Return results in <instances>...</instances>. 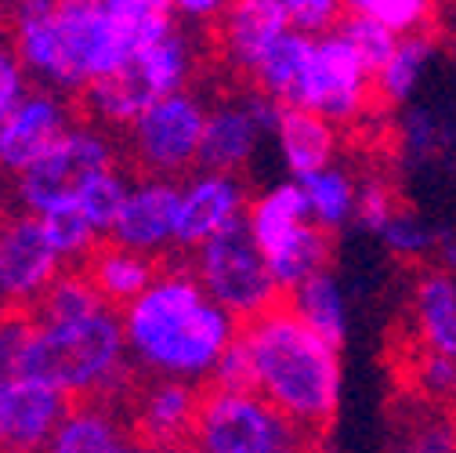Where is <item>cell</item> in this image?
<instances>
[{
	"label": "cell",
	"instance_id": "obj_1",
	"mask_svg": "<svg viewBox=\"0 0 456 453\" xmlns=\"http://www.w3.org/2000/svg\"><path fill=\"white\" fill-rule=\"evenodd\" d=\"M127 359L145 377L210 384L240 323L217 309L185 265H159L149 291L120 309Z\"/></svg>",
	"mask_w": 456,
	"mask_h": 453
},
{
	"label": "cell",
	"instance_id": "obj_2",
	"mask_svg": "<svg viewBox=\"0 0 456 453\" xmlns=\"http://www.w3.org/2000/svg\"><path fill=\"white\" fill-rule=\"evenodd\" d=\"M240 342L250 359V391L312 439L333 424L345 391V363L337 345L308 330L287 305L240 323Z\"/></svg>",
	"mask_w": 456,
	"mask_h": 453
},
{
	"label": "cell",
	"instance_id": "obj_3",
	"mask_svg": "<svg viewBox=\"0 0 456 453\" xmlns=\"http://www.w3.org/2000/svg\"><path fill=\"white\" fill-rule=\"evenodd\" d=\"M196 62H200L196 40L189 37L185 26H178L175 33L134 51L131 59H124L109 77L94 80L80 95L87 120L105 131H127L145 109L185 91L196 77Z\"/></svg>",
	"mask_w": 456,
	"mask_h": 453
},
{
	"label": "cell",
	"instance_id": "obj_4",
	"mask_svg": "<svg viewBox=\"0 0 456 453\" xmlns=\"http://www.w3.org/2000/svg\"><path fill=\"white\" fill-rule=\"evenodd\" d=\"M312 435L257 391L207 388L192 428V453H312Z\"/></svg>",
	"mask_w": 456,
	"mask_h": 453
},
{
	"label": "cell",
	"instance_id": "obj_5",
	"mask_svg": "<svg viewBox=\"0 0 456 453\" xmlns=\"http://www.w3.org/2000/svg\"><path fill=\"white\" fill-rule=\"evenodd\" d=\"M109 167H120V149L112 131L91 120H77L29 171L12 178V203L19 214L40 218L54 207L73 203L77 193Z\"/></svg>",
	"mask_w": 456,
	"mask_h": 453
},
{
	"label": "cell",
	"instance_id": "obj_6",
	"mask_svg": "<svg viewBox=\"0 0 456 453\" xmlns=\"http://www.w3.org/2000/svg\"><path fill=\"white\" fill-rule=\"evenodd\" d=\"M203 124H207V102L192 87H185L145 109L124 131L127 156L145 178L182 182L200 167Z\"/></svg>",
	"mask_w": 456,
	"mask_h": 453
},
{
	"label": "cell",
	"instance_id": "obj_7",
	"mask_svg": "<svg viewBox=\"0 0 456 453\" xmlns=\"http://www.w3.org/2000/svg\"><path fill=\"white\" fill-rule=\"evenodd\" d=\"M189 272L196 276V283L203 287V294L224 309L236 323H247L275 305H282V291L272 279L261 251L254 247V240L247 236V229L224 233L203 247L192 251Z\"/></svg>",
	"mask_w": 456,
	"mask_h": 453
},
{
	"label": "cell",
	"instance_id": "obj_8",
	"mask_svg": "<svg viewBox=\"0 0 456 453\" xmlns=\"http://www.w3.org/2000/svg\"><path fill=\"white\" fill-rule=\"evenodd\" d=\"M377 91H373V73L355 59V51L345 44L337 29L315 33L312 54H308V70L294 91L290 105H301L326 124L340 128H355L373 112Z\"/></svg>",
	"mask_w": 456,
	"mask_h": 453
},
{
	"label": "cell",
	"instance_id": "obj_9",
	"mask_svg": "<svg viewBox=\"0 0 456 453\" xmlns=\"http://www.w3.org/2000/svg\"><path fill=\"white\" fill-rule=\"evenodd\" d=\"M279 102L261 95L257 87L224 95L221 102L207 105L203 124V145H200V167L221 175H243L254 163L265 138L275 131Z\"/></svg>",
	"mask_w": 456,
	"mask_h": 453
},
{
	"label": "cell",
	"instance_id": "obj_10",
	"mask_svg": "<svg viewBox=\"0 0 456 453\" xmlns=\"http://www.w3.org/2000/svg\"><path fill=\"white\" fill-rule=\"evenodd\" d=\"M62 272L66 265L44 240L40 221L12 214L0 229V316L33 312Z\"/></svg>",
	"mask_w": 456,
	"mask_h": 453
},
{
	"label": "cell",
	"instance_id": "obj_11",
	"mask_svg": "<svg viewBox=\"0 0 456 453\" xmlns=\"http://www.w3.org/2000/svg\"><path fill=\"white\" fill-rule=\"evenodd\" d=\"M247 182L243 175H221L196 167L189 178L178 182V251H196L224 233H232L247 218Z\"/></svg>",
	"mask_w": 456,
	"mask_h": 453
},
{
	"label": "cell",
	"instance_id": "obj_12",
	"mask_svg": "<svg viewBox=\"0 0 456 453\" xmlns=\"http://www.w3.org/2000/svg\"><path fill=\"white\" fill-rule=\"evenodd\" d=\"M73 124L77 117H73L69 95L33 87L12 117L0 124V175L19 178L22 171H29Z\"/></svg>",
	"mask_w": 456,
	"mask_h": 453
},
{
	"label": "cell",
	"instance_id": "obj_13",
	"mask_svg": "<svg viewBox=\"0 0 456 453\" xmlns=\"http://www.w3.org/2000/svg\"><path fill=\"white\" fill-rule=\"evenodd\" d=\"M178 236V182L170 178H134L131 193L109 229V243L138 251L145 258H163L175 251Z\"/></svg>",
	"mask_w": 456,
	"mask_h": 453
},
{
	"label": "cell",
	"instance_id": "obj_14",
	"mask_svg": "<svg viewBox=\"0 0 456 453\" xmlns=\"http://www.w3.org/2000/svg\"><path fill=\"white\" fill-rule=\"evenodd\" d=\"M203 388L189 381L149 377L131 403V428L145 449H175L192 442Z\"/></svg>",
	"mask_w": 456,
	"mask_h": 453
},
{
	"label": "cell",
	"instance_id": "obj_15",
	"mask_svg": "<svg viewBox=\"0 0 456 453\" xmlns=\"http://www.w3.org/2000/svg\"><path fill=\"white\" fill-rule=\"evenodd\" d=\"M217 51L228 70L240 77H254L272 44L294 29L290 15L279 8V0H228V8L217 15Z\"/></svg>",
	"mask_w": 456,
	"mask_h": 453
},
{
	"label": "cell",
	"instance_id": "obj_16",
	"mask_svg": "<svg viewBox=\"0 0 456 453\" xmlns=\"http://www.w3.org/2000/svg\"><path fill=\"white\" fill-rule=\"evenodd\" d=\"M73 399L44 381H8V424L4 453H44L51 435L59 432Z\"/></svg>",
	"mask_w": 456,
	"mask_h": 453
},
{
	"label": "cell",
	"instance_id": "obj_17",
	"mask_svg": "<svg viewBox=\"0 0 456 453\" xmlns=\"http://www.w3.org/2000/svg\"><path fill=\"white\" fill-rule=\"evenodd\" d=\"M272 142H275L282 171H287L294 182H301V178L322 171V167L337 163L340 131L301 105H282L279 117H275Z\"/></svg>",
	"mask_w": 456,
	"mask_h": 453
},
{
	"label": "cell",
	"instance_id": "obj_18",
	"mask_svg": "<svg viewBox=\"0 0 456 453\" xmlns=\"http://www.w3.org/2000/svg\"><path fill=\"white\" fill-rule=\"evenodd\" d=\"M413 337L420 356H445L456 359V272L435 265L424 268L413 283L410 298Z\"/></svg>",
	"mask_w": 456,
	"mask_h": 453
},
{
	"label": "cell",
	"instance_id": "obj_19",
	"mask_svg": "<svg viewBox=\"0 0 456 453\" xmlns=\"http://www.w3.org/2000/svg\"><path fill=\"white\" fill-rule=\"evenodd\" d=\"M305 225H308V207L294 178L272 182L261 193H254L247 203V218H243V229L261 251V258H268L287 240H294Z\"/></svg>",
	"mask_w": 456,
	"mask_h": 453
},
{
	"label": "cell",
	"instance_id": "obj_20",
	"mask_svg": "<svg viewBox=\"0 0 456 453\" xmlns=\"http://www.w3.org/2000/svg\"><path fill=\"white\" fill-rule=\"evenodd\" d=\"M282 305H287L308 330L326 337L330 345L345 349L348 330H352V305H348L345 283H340V276L333 268H322V272L308 276L305 283H297Z\"/></svg>",
	"mask_w": 456,
	"mask_h": 453
},
{
	"label": "cell",
	"instance_id": "obj_21",
	"mask_svg": "<svg viewBox=\"0 0 456 453\" xmlns=\"http://www.w3.org/2000/svg\"><path fill=\"white\" fill-rule=\"evenodd\" d=\"M84 276L91 279V287L98 291V298L109 309H127L134 298H142L149 291V283L159 276V261L145 258L138 251L117 247V243H102L84 265Z\"/></svg>",
	"mask_w": 456,
	"mask_h": 453
},
{
	"label": "cell",
	"instance_id": "obj_22",
	"mask_svg": "<svg viewBox=\"0 0 456 453\" xmlns=\"http://www.w3.org/2000/svg\"><path fill=\"white\" fill-rule=\"evenodd\" d=\"M124 439V421L109 399H77L44 453H109Z\"/></svg>",
	"mask_w": 456,
	"mask_h": 453
},
{
	"label": "cell",
	"instance_id": "obj_23",
	"mask_svg": "<svg viewBox=\"0 0 456 453\" xmlns=\"http://www.w3.org/2000/svg\"><path fill=\"white\" fill-rule=\"evenodd\" d=\"M438 59V44L431 33H413V37H398L395 51H391V59L380 66V73L373 77V91L384 105H398V109H406L424 80H428V70L435 66Z\"/></svg>",
	"mask_w": 456,
	"mask_h": 453
},
{
	"label": "cell",
	"instance_id": "obj_24",
	"mask_svg": "<svg viewBox=\"0 0 456 453\" xmlns=\"http://www.w3.org/2000/svg\"><path fill=\"white\" fill-rule=\"evenodd\" d=\"M305 207H308V221L319 225L322 233H345L348 225H355V200H359V178L340 163H330L322 171L308 175L297 182Z\"/></svg>",
	"mask_w": 456,
	"mask_h": 453
},
{
	"label": "cell",
	"instance_id": "obj_25",
	"mask_svg": "<svg viewBox=\"0 0 456 453\" xmlns=\"http://www.w3.org/2000/svg\"><path fill=\"white\" fill-rule=\"evenodd\" d=\"M312 44H315V33H305V29H287L272 51L261 59V66L254 70L250 77V87H257L261 95H268L272 102L279 105H290L294 102V91L308 70V54H312Z\"/></svg>",
	"mask_w": 456,
	"mask_h": 453
},
{
	"label": "cell",
	"instance_id": "obj_26",
	"mask_svg": "<svg viewBox=\"0 0 456 453\" xmlns=\"http://www.w3.org/2000/svg\"><path fill=\"white\" fill-rule=\"evenodd\" d=\"M456 236L452 225L431 218V214H420L413 207H398L387 225L377 233V240L384 243L387 254L403 258V261H428V258H438L442 247Z\"/></svg>",
	"mask_w": 456,
	"mask_h": 453
},
{
	"label": "cell",
	"instance_id": "obj_27",
	"mask_svg": "<svg viewBox=\"0 0 456 453\" xmlns=\"http://www.w3.org/2000/svg\"><path fill=\"white\" fill-rule=\"evenodd\" d=\"M330 258H333V236L322 233L319 225L308 221L294 240H287L279 251H272V254L265 258V265H268L272 279L279 283V291L290 294L297 283H305L308 276L330 268Z\"/></svg>",
	"mask_w": 456,
	"mask_h": 453
},
{
	"label": "cell",
	"instance_id": "obj_28",
	"mask_svg": "<svg viewBox=\"0 0 456 453\" xmlns=\"http://www.w3.org/2000/svg\"><path fill=\"white\" fill-rule=\"evenodd\" d=\"M98 309H105V301L98 298V291L91 287V279L84 276V268H66L59 279L47 287V294L37 301V309L29 312L37 323H77L94 316Z\"/></svg>",
	"mask_w": 456,
	"mask_h": 453
},
{
	"label": "cell",
	"instance_id": "obj_29",
	"mask_svg": "<svg viewBox=\"0 0 456 453\" xmlns=\"http://www.w3.org/2000/svg\"><path fill=\"white\" fill-rule=\"evenodd\" d=\"M40 221V229H44V240L51 243V251L62 258V265H84L105 240L91 229V221L77 210V203H66V207H54L47 214L37 218Z\"/></svg>",
	"mask_w": 456,
	"mask_h": 453
},
{
	"label": "cell",
	"instance_id": "obj_30",
	"mask_svg": "<svg viewBox=\"0 0 456 453\" xmlns=\"http://www.w3.org/2000/svg\"><path fill=\"white\" fill-rule=\"evenodd\" d=\"M131 175L124 171V167H109V171H102L98 178H91L80 193H77V210L91 221V229L102 236V240H109V229H112V221H117V214H120V207H124V200H127V193H131Z\"/></svg>",
	"mask_w": 456,
	"mask_h": 453
},
{
	"label": "cell",
	"instance_id": "obj_31",
	"mask_svg": "<svg viewBox=\"0 0 456 453\" xmlns=\"http://www.w3.org/2000/svg\"><path fill=\"white\" fill-rule=\"evenodd\" d=\"M435 12H438V0H345V15L370 19L391 29L395 37L428 33V26L435 22Z\"/></svg>",
	"mask_w": 456,
	"mask_h": 453
},
{
	"label": "cell",
	"instance_id": "obj_32",
	"mask_svg": "<svg viewBox=\"0 0 456 453\" xmlns=\"http://www.w3.org/2000/svg\"><path fill=\"white\" fill-rule=\"evenodd\" d=\"M333 29L345 37V44L355 51V59H359L373 77L380 73V66L391 59V51H395V44H398V37H395L391 29H384V26L370 22V19H359V15H345Z\"/></svg>",
	"mask_w": 456,
	"mask_h": 453
},
{
	"label": "cell",
	"instance_id": "obj_33",
	"mask_svg": "<svg viewBox=\"0 0 456 453\" xmlns=\"http://www.w3.org/2000/svg\"><path fill=\"white\" fill-rule=\"evenodd\" d=\"M391 453H456V417L452 414L417 417Z\"/></svg>",
	"mask_w": 456,
	"mask_h": 453
},
{
	"label": "cell",
	"instance_id": "obj_34",
	"mask_svg": "<svg viewBox=\"0 0 456 453\" xmlns=\"http://www.w3.org/2000/svg\"><path fill=\"white\" fill-rule=\"evenodd\" d=\"M403 207L398 203V196H395V189L380 178V175H362L359 178V200H355V225L362 233H370V236H377L384 225H387V218Z\"/></svg>",
	"mask_w": 456,
	"mask_h": 453
},
{
	"label": "cell",
	"instance_id": "obj_35",
	"mask_svg": "<svg viewBox=\"0 0 456 453\" xmlns=\"http://www.w3.org/2000/svg\"><path fill=\"white\" fill-rule=\"evenodd\" d=\"M413 377H417V388L428 395L431 403L445 407L456 417V359L420 356L417 367H413Z\"/></svg>",
	"mask_w": 456,
	"mask_h": 453
},
{
	"label": "cell",
	"instance_id": "obj_36",
	"mask_svg": "<svg viewBox=\"0 0 456 453\" xmlns=\"http://www.w3.org/2000/svg\"><path fill=\"white\" fill-rule=\"evenodd\" d=\"M29 91H33V80H29V73L22 70L12 40H0V124L12 117V112L19 109V102H22Z\"/></svg>",
	"mask_w": 456,
	"mask_h": 453
},
{
	"label": "cell",
	"instance_id": "obj_37",
	"mask_svg": "<svg viewBox=\"0 0 456 453\" xmlns=\"http://www.w3.org/2000/svg\"><path fill=\"white\" fill-rule=\"evenodd\" d=\"M279 8L305 33H326L345 19V0H279Z\"/></svg>",
	"mask_w": 456,
	"mask_h": 453
},
{
	"label": "cell",
	"instance_id": "obj_38",
	"mask_svg": "<svg viewBox=\"0 0 456 453\" xmlns=\"http://www.w3.org/2000/svg\"><path fill=\"white\" fill-rule=\"evenodd\" d=\"M182 26H207L217 22V15L228 8V0H170Z\"/></svg>",
	"mask_w": 456,
	"mask_h": 453
},
{
	"label": "cell",
	"instance_id": "obj_39",
	"mask_svg": "<svg viewBox=\"0 0 456 453\" xmlns=\"http://www.w3.org/2000/svg\"><path fill=\"white\" fill-rule=\"evenodd\" d=\"M435 265H442V268H449V272H456V236L442 247V254L435 258Z\"/></svg>",
	"mask_w": 456,
	"mask_h": 453
},
{
	"label": "cell",
	"instance_id": "obj_40",
	"mask_svg": "<svg viewBox=\"0 0 456 453\" xmlns=\"http://www.w3.org/2000/svg\"><path fill=\"white\" fill-rule=\"evenodd\" d=\"M4 424H8V384L0 381V453H4Z\"/></svg>",
	"mask_w": 456,
	"mask_h": 453
},
{
	"label": "cell",
	"instance_id": "obj_41",
	"mask_svg": "<svg viewBox=\"0 0 456 453\" xmlns=\"http://www.w3.org/2000/svg\"><path fill=\"white\" fill-rule=\"evenodd\" d=\"M109 453H149V449H145L138 439H124V442H117V446H112Z\"/></svg>",
	"mask_w": 456,
	"mask_h": 453
},
{
	"label": "cell",
	"instance_id": "obj_42",
	"mask_svg": "<svg viewBox=\"0 0 456 453\" xmlns=\"http://www.w3.org/2000/svg\"><path fill=\"white\" fill-rule=\"evenodd\" d=\"M15 8H59L62 0H12Z\"/></svg>",
	"mask_w": 456,
	"mask_h": 453
},
{
	"label": "cell",
	"instance_id": "obj_43",
	"mask_svg": "<svg viewBox=\"0 0 456 453\" xmlns=\"http://www.w3.org/2000/svg\"><path fill=\"white\" fill-rule=\"evenodd\" d=\"M8 218H12V214H8V203H4V196H0V229H4Z\"/></svg>",
	"mask_w": 456,
	"mask_h": 453
},
{
	"label": "cell",
	"instance_id": "obj_44",
	"mask_svg": "<svg viewBox=\"0 0 456 453\" xmlns=\"http://www.w3.org/2000/svg\"><path fill=\"white\" fill-rule=\"evenodd\" d=\"M8 4H12V0H0V26L8 22Z\"/></svg>",
	"mask_w": 456,
	"mask_h": 453
},
{
	"label": "cell",
	"instance_id": "obj_45",
	"mask_svg": "<svg viewBox=\"0 0 456 453\" xmlns=\"http://www.w3.org/2000/svg\"><path fill=\"white\" fill-rule=\"evenodd\" d=\"M149 453H192L189 446H175V449H149Z\"/></svg>",
	"mask_w": 456,
	"mask_h": 453
}]
</instances>
